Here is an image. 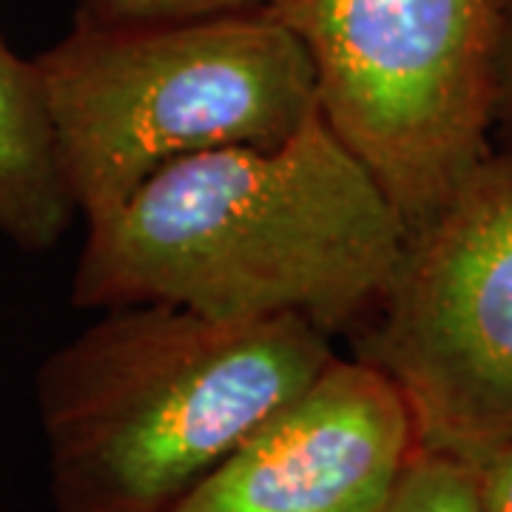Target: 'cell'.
I'll list each match as a JSON object with an SVG mask.
<instances>
[{
    "mask_svg": "<svg viewBox=\"0 0 512 512\" xmlns=\"http://www.w3.org/2000/svg\"><path fill=\"white\" fill-rule=\"evenodd\" d=\"M407 225L316 109L276 146L165 165L86 225L72 305H171L211 319L296 316L353 333L396 274Z\"/></svg>",
    "mask_w": 512,
    "mask_h": 512,
    "instance_id": "cell-1",
    "label": "cell"
},
{
    "mask_svg": "<svg viewBox=\"0 0 512 512\" xmlns=\"http://www.w3.org/2000/svg\"><path fill=\"white\" fill-rule=\"evenodd\" d=\"M333 356L296 316L103 311L37 367L52 512H177Z\"/></svg>",
    "mask_w": 512,
    "mask_h": 512,
    "instance_id": "cell-2",
    "label": "cell"
},
{
    "mask_svg": "<svg viewBox=\"0 0 512 512\" xmlns=\"http://www.w3.org/2000/svg\"><path fill=\"white\" fill-rule=\"evenodd\" d=\"M37 66L86 225L111 217L165 165L276 146L319 109L311 57L268 12L154 26L74 20Z\"/></svg>",
    "mask_w": 512,
    "mask_h": 512,
    "instance_id": "cell-3",
    "label": "cell"
},
{
    "mask_svg": "<svg viewBox=\"0 0 512 512\" xmlns=\"http://www.w3.org/2000/svg\"><path fill=\"white\" fill-rule=\"evenodd\" d=\"M311 57L316 103L419 228L490 151L493 0H274Z\"/></svg>",
    "mask_w": 512,
    "mask_h": 512,
    "instance_id": "cell-4",
    "label": "cell"
},
{
    "mask_svg": "<svg viewBox=\"0 0 512 512\" xmlns=\"http://www.w3.org/2000/svg\"><path fill=\"white\" fill-rule=\"evenodd\" d=\"M353 359L402 393L419 450L478 464L512 441V148L413 228Z\"/></svg>",
    "mask_w": 512,
    "mask_h": 512,
    "instance_id": "cell-5",
    "label": "cell"
},
{
    "mask_svg": "<svg viewBox=\"0 0 512 512\" xmlns=\"http://www.w3.org/2000/svg\"><path fill=\"white\" fill-rule=\"evenodd\" d=\"M416 450L393 382L336 353L177 512H384Z\"/></svg>",
    "mask_w": 512,
    "mask_h": 512,
    "instance_id": "cell-6",
    "label": "cell"
},
{
    "mask_svg": "<svg viewBox=\"0 0 512 512\" xmlns=\"http://www.w3.org/2000/svg\"><path fill=\"white\" fill-rule=\"evenodd\" d=\"M74 217L37 57H20L0 35V234L49 251Z\"/></svg>",
    "mask_w": 512,
    "mask_h": 512,
    "instance_id": "cell-7",
    "label": "cell"
},
{
    "mask_svg": "<svg viewBox=\"0 0 512 512\" xmlns=\"http://www.w3.org/2000/svg\"><path fill=\"white\" fill-rule=\"evenodd\" d=\"M384 512H481L476 464L416 450Z\"/></svg>",
    "mask_w": 512,
    "mask_h": 512,
    "instance_id": "cell-8",
    "label": "cell"
},
{
    "mask_svg": "<svg viewBox=\"0 0 512 512\" xmlns=\"http://www.w3.org/2000/svg\"><path fill=\"white\" fill-rule=\"evenodd\" d=\"M274 0H77L74 20L97 26H154L265 12Z\"/></svg>",
    "mask_w": 512,
    "mask_h": 512,
    "instance_id": "cell-9",
    "label": "cell"
},
{
    "mask_svg": "<svg viewBox=\"0 0 512 512\" xmlns=\"http://www.w3.org/2000/svg\"><path fill=\"white\" fill-rule=\"evenodd\" d=\"M493 131L512 140V0H493Z\"/></svg>",
    "mask_w": 512,
    "mask_h": 512,
    "instance_id": "cell-10",
    "label": "cell"
},
{
    "mask_svg": "<svg viewBox=\"0 0 512 512\" xmlns=\"http://www.w3.org/2000/svg\"><path fill=\"white\" fill-rule=\"evenodd\" d=\"M481 512H512V441L476 464Z\"/></svg>",
    "mask_w": 512,
    "mask_h": 512,
    "instance_id": "cell-11",
    "label": "cell"
},
{
    "mask_svg": "<svg viewBox=\"0 0 512 512\" xmlns=\"http://www.w3.org/2000/svg\"><path fill=\"white\" fill-rule=\"evenodd\" d=\"M0 512H6V510H0Z\"/></svg>",
    "mask_w": 512,
    "mask_h": 512,
    "instance_id": "cell-12",
    "label": "cell"
}]
</instances>
